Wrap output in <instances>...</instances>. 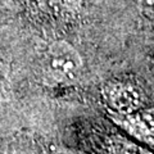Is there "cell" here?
<instances>
[{
	"instance_id": "obj_1",
	"label": "cell",
	"mask_w": 154,
	"mask_h": 154,
	"mask_svg": "<svg viewBox=\"0 0 154 154\" xmlns=\"http://www.w3.org/2000/svg\"><path fill=\"white\" fill-rule=\"evenodd\" d=\"M84 58L73 45L64 40L54 41L44 57V72L53 84H72L84 71Z\"/></svg>"
},
{
	"instance_id": "obj_2",
	"label": "cell",
	"mask_w": 154,
	"mask_h": 154,
	"mask_svg": "<svg viewBox=\"0 0 154 154\" xmlns=\"http://www.w3.org/2000/svg\"><path fill=\"white\" fill-rule=\"evenodd\" d=\"M102 99L108 114H126L144 107L141 91L126 81H112L104 85Z\"/></svg>"
},
{
	"instance_id": "obj_3",
	"label": "cell",
	"mask_w": 154,
	"mask_h": 154,
	"mask_svg": "<svg viewBox=\"0 0 154 154\" xmlns=\"http://www.w3.org/2000/svg\"><path fill=\"white\" fill-rule=\"evenodd\" d=\"M114 125L132 139L154 144V108L141 107L126 114H108Z\"/></svg>"
},
{
	"instance_id": "obj_4",
	"label": "cell",
	"mask_w": 154,
	"mask_h": 154,
	"mask_svg": "<svg viewBox=\"0 0 154 154\" xmlns=\"http://www.w3.org/2000/svg\"><path fill=\"white\" fill-rule=\"evenodd\" d=\"M94 154H154L146 146L122 135H107L94 148Z\"/></svg>"
},
{
	"instance_id": "obj_5",
	"label": "cell",
	"mask_w": 154,
	"mask_h": 154,
	"mask_svg": "<svg viewBox=\"0 0 154 154\" xmlns=\"http://www.w3.org/2000/svg\"><path fill=\"white\" fill-rule=\"evenodd\" d=\"M42 12L55 18H73L82 11L84 0H36Z\"/></svg>"
},
{
	"instance_id": "obj_6",
	"label": "cell",
	"mask_w": 154,
	"mask_h": 154,
	"mask_svg": "<svg viewBox=\"0 0 154 154\" xmlns=\"http://www.w3.org/2000/svg\"><path fill=\"white\" fill-rule=\"evenodd\" d=\"M41 154H77L72 149L67 148L64 145H59V144H50L44 148Z\"/></svg>"
},
{
	"instance_id": "obj_7",
	"label": "cell",
	"mask_w": 154,
	"mask_h": 154,
	"mask_svg": "<svg viewBox=\"0 0 154 154\" xmlns=\"http://www.w3.org/2000/svg\"><path fill=\"white\" fill-rule=\"evenodd\" d=\"M139 7L144 16L154 21V0H140Z\"/></svg>"
}]
</instances>
